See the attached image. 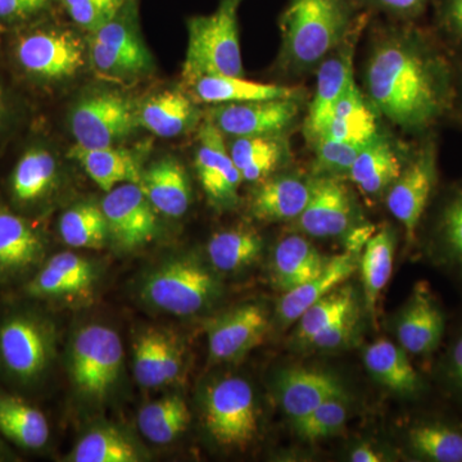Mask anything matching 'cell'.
<instances>
[{"label":"cell","mask_w":462,"mask_h":462,"mask_svg":"<svg viewBox=\"0 0 462 462\" xmlns=\"http://www.w3.org/2000/svg\"><path fill=\"white\" fill-rule=\"evenodd\" d=\"M366 85L376 109L406 129L427 126L445 106V87L436 63L403 41L385 42L374 51Z\"/></svg>","instance_id":"1"},{"label":"cell","mask_w":462,"mask_h":462,"mask_svg":"<svg viewBox=\"0 0 462 462\" xmlns=\"http://www.w3.org/2000/svg\"><path fill=\"white\" fill-rule=\"evenodd\" d=\"M245 0H220L211 14L188 20L187 57L182 79L191 85L203 76H243L238 14Z\"/></svg>","instance_id":"2"},{"label":"cell","mask_w":462,"mask_h":462,"mask_svg":"<svg viewBox=\"0 0 462 462\" xmlns=\"http://www.w3.org/2000/svg\"><path fill=\"white\" fill-rule=\"evenodd\" d=\"M348 14L340 0H293L282 18L289 65L306 69L321 63L343 41Z\"/></svg>","instance_id":"3"},{"label":"cell","mask_w":462,"mask_h":462,"mask_svg":"<svg viewBox=\"0 0 462 462\" xmlns=\"http://www.w3.org/2000/svg\"><path fill=\"white\" fill-rule=\"evenodd\" d=\"M83 39L71 29L32 25L17 33L12 47L14 65L27 80L39 85L63 83L87 63Z\"/></svg>","instance_id":"4"},{"label":"cell","mask_w":462,"mask_h":462,"mask_svg":"<svg viewBox=\"0 0 462 462\" xmlns=\"http://www.w3.org/2000/svg\"><path fill=\"white\" fill-rule=\"evenodd\" d=\"M89 42L91 67L103 79L133 80L153 69L139 29L138 0H132L117 16L90 32Z\"/></svg>","instance_id":"5"},{"label":"cell","mask_w":462,"mask_h":462,"mask_svg":"<svg viewBox=\"0 0 462 462\" xmlns=\"http://www.w3.org/2000/svg\"><path fill=\"white\" fill-rule=\"evenodd\" d=\"M141 293L148 305L171 315L189 316L206 309L220 293V285L199 261L180 257L149 273Z\"/></svg>","instance_id":"6"},{"label":"cell","mask_w":462,"mask_h":462,"mask_svg":"<svg viewBox=\"0 0 462 462\" xmlns=\"http://www.w3.org/2000/svg\"><path fill=\"white\" fill-rule=\"evenodd\" d=\"M124 360L120 337L105 325H88L78 331L69 356V373L76 389L93 401L111 393Z\"/></svg>","instance_id":"7"},{"label":"cell","mask_w":462,"mask_h":462,"mask_svg":"<svg viewBox=\"0 0 462 462\" xmlns=\"http://www.w3.org/2000/svg\"><path fill=\"white\" fill-rule=\"evenodd\" d=\"M139 126L132 100L112 90L94 91L79 99L69 127L76 144L84 148L117 145Z\"/></svg>","instance_id":"8"},{"label":"cell","mask_w":462,"mask_h":462,"mask_svg":"<svg viewBox=\"0 0 462 462\" xmlns=\"http://www.w3.org/2000/svg\"><path fill=\"white\" fill-rule=\"evenodd\" d=\"M207 430L218 445L245 448L257 433L256 402L251 385L245 379L218 380L205 397Z\"/></svg>","instance_id":"9"},{"label":"cell","mask_w":462,"mask_h":462,"mask_svg":"<svg viewBox=\"0 0 462 462\" xmlns=\"http://www.w3.org/2000/svg\"><path fill=\"white\" fill-rule=\"evenodd\" d=\"M51 339L42 322L14 316L0 327V360L23 382L38 378L51 360Z\"/></svg>","instance_id":"10"},{"label":"cell","mask_w":462,"mask_h":462,"mask_svg":"<svg viewBox=\"0 0 462 462\" xmlns=\"http://www.w3.org/2000/svg\"><path fill=\"white\" fill-rule=\"evenodd\" d=\"M109 233L123 248L147 245L156 236V209L149 202L141 185L125 182L107 191L100 205Z\"/></svg>","instance_id":"11"},{"label":"cell","mask_w":462,"mask_h":462,"mask_svg":"<svg viewBox=\"0 0 462 462\" xmlns=\"http://www.w3.org/2000/svg\"><path fill=\"white\" fill-rule=\"evenodd\" d=\"M196 170L207 199L217 208H231L238 203L243 178L224 141V134L211 121L200 127Z\"/></svg>","instance_id":"12"},{"label":"cell","mask_w":462,"mask_h":462,"mask_svg":"<svg viewBox=\"0 0 462 462\" xmlns=\"http://www.w3.org/2000/svg\"><path fill=\"white\" fill-rule=\"evenodd\" d=\"M209 115V121L224 135H279L296 120L298 105L297 99L226 103L216 106Z\"/></svg>","instance_id":"13"},{"label":"cell","mask_w":462,"mask_h":462,"mask_svg":"<svg viewBox=\"0 0 462 462\" xmlns=\"http://www.w3.org/2000/svg\"><path fill=\"white\" fill-rule=\"evenodd\" d=\"M269 330L263 307L245 305L208 322L209 357L215 363L236 361L260 346Z\"/></svg>","instance_id":"14"},{"label":"cell","mask_w":462,"mask_h":462,"mask_svg":"<svg viewBox=\"0 0 462 462\" xmlns=\"http://www.w3.org/2000/svg\"><path fill=\"white\" fill-rule=\"evenodd\" d=\"M310 184L309 202L298 217L300 229L315 238L346 233L354 221L355 209L345 185L330 176H318Z\"/></svg>","instance_id":"15"},{"label":"cell","mask_w":462,"mask_h":462,"mask_svg":"<svg viewBox=\"0 0 462 462\" xmlns=\"http://www.w3.org/2000/svg\"><path fill=\"white\" fill-rule=\"evenodd\" d=\"M436 178V157L433 152L425 151L411 165L402 170L397 180L391 185L387 196L388 209L403 225L409 242L415 238Z\"/></svg>","instance_id":"16"},{"label":"cell","mask_w":462,"mask_h":462,"mask_svg":"<svg viewBox=\"0 0 462 462\" xmlns=\"http://www.w3.org/2000/svg\"><path fill=\"white\" fill-rule=\"evenodd\" d=\"M182 365L181 343L170 331L147 328L134 340V374L142 387L171 384L180 376Z\"/></svg>","instance_id":"17"},{"label":"cell","mask_w":462,"mask_h":462,"mask_svg":"<svg viewBox=\"0 0 462 462\" xmlns=\"http://www.w3.org/2000/svg\"><path fill=\"white\" fill-rule=\"evenodd\" d=\"M355 81L354 51L345 48L325 58L318 72L314 98L306 120V135L318 141L327 132L340 98Z\"/></svg>","instance_id":"18"},{"label":"cell","mask_w":462,"mask_h":462,"mask_svg":"<svg viewBox=\"0 0 462 462\" xmlns=\"http://www.w3.org/2000/svg\"><path fill=\"white\" fill-rule=\"evenodd\" d=\"M445 315L430 288L419 284L413 289L397 325L400 345L407 354L430 355L436 351L445 334Z\"/></svg>","instance_id":"19"},{"label":"cell","mask_w":462,"mask_h":462,"mask_svg":"<svg viewBox=\"0 0 462 462\" xmlns=\"http://www.w3.org/2000/svg\"><path fill=\"white\" fill-rule=\"evenodd\" d=\"M276 388L282 409L293 420L303 418L327 401L346 397L342 383L321 370H284L279 374Z\"/></svg>","instance_id":"20"},{"label":"cell","mask_w":462,"mask_h":462,"mask_svg":"<svg viewBox=\"0 0 462 462\" xmlns=\"http://www.w3.org/2000/svg\"><path fill=\"white\" fill-rule=\"evenodd\" d=\"M96 270L88 258L62 252L50 258L27 285L30 296L75 298L89 293L96 282Z\"/></svg>","instance_id":"21"},{"label":"cell","mask_w":462,"mask_h":462,"mask_svg":"<svg viewBox=\"0 0 462 462\" xmlns=\"http://www.w3.org/2000/svg\"><path fill=\"white\" fill-rule=\"evenodd\" d=\"M141 188L156 211L169 217L187 214L191 202L189 176L176 158L163 157L142 173Z\"/></svg>","instance_id":"22"},{"label":"cell","mask_w":462,"mask_h":462,"mask_svg":"<svg viewBox=\"0 0 462 462\" xmlns=\"http://www.w3.org/2000/svg\"><path fill=\"white\" fill-rule=\"evenodd\" d=\"M358 254L346 251L330 257L322 272L300 287L285 291L278 306V314L284 324L298 320L310 306L336 291L351 278L357 269Z\"/></svg>","instance_id":"23"},{"label":"cell","mask_w":462,"mask_h":462,"mask_svg":"<svg viewBox=\"0 0 462 462\" xmlns=\"http://www.w3.org/2000/svg\"><path fill=\"white\" fill-rule=\"evenodd\" d=\"M197 102L206 105L257 102V100L297 99L300 90L282 85L258 83L243 76H203L190 85Z\"/></svg>","instance_id":"24"},{"label":"cell","mask_w":462,"mask_h":462,"mask_svg":"<svg viewBox=\"0 0 462 462\" xmlns=\"http://www.w3.org/2000/svg\"><path fill=\"white\" fill-rule=\"evenodd\" d=\"M57 179L58 162L53 152L44 145H32L21 154L12 171V199L17 205H36L50 196Z\"/></svg>","instance_id":"25"},{"label":"cell","mask_w":462,"mask_h":462,"mask_svg":"<svg viewBox=\"0 0 462 462\" xmlns=\"http://www.w3.org/2000/svg\"><path fill=\"white\" fill-rule=\"evenodd\" d=\"M69 157L78 161L91 180L106 193L125 182L141 184L143 171L129 149L116 145L84 148L75 144L69 149Z\"/></svg>","instance_id":"26"},{"label":"cell","mask_w":462,"mask_h":462,"mask_svg":"<svg viewBox=\"0 0 462 462\" xmlns=\"http://www.w3.org/2000/svg\"><path fill=\"white\" fill-rule=\"evenodd\" d=\"M310 194V181L296 176H281L263 181L252 197V215L266 223L294 220L305 209Z\"/></svg>","instance_id":"27"},{"label":"cell","mask_w":462,"mask_h":462,"mask_svg":"<svg viewBox=\"0 0 462 462\" xmlns=\"http://www.w3.org/2000/svg\"><path fill=\"white\" fill-rule=\"evenodd\" d=\"M42 252L39 231L21 216L0 208V273L25 272L41 260Z\"/></svg>","instance_id":"28"},{"label":"cell","mask_w":462,"mask_h":462,"mask_svg":"<svg viewBox=\"0 0 462 462\" xmlns=\"http://www.w3.org/2000/svg\"><path fill=\"white\" fill-rule=\"evenodd\" d=\"M402 170L396 149L387 139L376 135L361 149L348 173L363 193L378 196L397 180Z\"/></svg>","instance_id":"29"},{"label":"cell","mask_w":462,"mask_h":462,"mask_svg":"<svg viewBox=\"0 0 462 462\" xmlns=\"http://www.w3.org/2000/svg\"><path fill=\"white\" fill-rule=\"evenodd\" d=\"M407 352L387 339H379L367 346L364 360L370 374L397 393L413 396L422 389V380L410 363Z\"/></svg>","instance_id":"30"},{"label":"cell","mask_w":462,"mask_h":462,"mask_svg":"<svg viewBox=\"0 0 462 462\" xmlns=\"http://www.w3.org/2000/svg\"><path fill=\"white\" fill-rule=\"evenodd\" d=\"M328 260L309 240L287 236L273 251V275L282 291H291L319 275Z\"/></svg>","instance_id":"31"},{"label":"cell","mask_w":462,"mask_h":462,"mask_svg":"<svg viewBox=\"0 0 462 462\" xmlns=\"http://www.w3.org/2000/svg\"><path fill=\"white\" fill-rule=\"evenodd\" d=\"M376 126L373 109L365 102L363 94L354 81L340 98L329 126L321 138L325 136L334 141L366 145L378 135Z\"/></svg>","instance_id":"32"},{"label":"cell","mask_w":462,"mask_h":462,"mask_svg":"<svg viewBox=\"0 0 462 462\" xmlns=\"http://www.w3.org/2000/svg\"><path fill=\"white\" fill-rule=\"evenodd\" d=\"M194 120V107L185 94L166 90L145 100L138 111L139 126L160 138H175L187 132Z\"/></svg>","instance_id":"33"},{"label":"cell","mask_w":462,"mask_h":462,"mask_svg":"<svg viewBox=\"0 0 462 462\" xmlns=\"http://www.w3.org/2000/svg\"><path fill=\"white\" fill-rule=\"evenodd\" d=\"M0 431L26 449H41L50 439L44 413L11 394L0 393Z\"/></svg>","instance_id":"34"},{"label":"cell","mask_w":462,"mask_h":462,"mask_svg":"<svg viewBox=\"0 0 462 462\" xmlns=\"http://www.w3.org/2000/svg\"><path fill=\"white\" fill-rule=\"evenodd\" d=\"M278 136H240L231 143L229 153L243 181L263 180L281 165L287 145Z\"/></svg>","instance_id":"35"},{"label":"cell","mask_w":462,"mask_h":462,"mask_svg":"<svg viewBox=\"0 0 462 462\" xmlns=\"http://www.w3.org/2000/svg\"><path fill=\"white\" fill-rule=\"evenodd\" d=\"M190 411L179 396H167L145 404L139 411L138 427L149 442L169 445L189 427Z\"/></svg>","instance_id":"36"},{"label":"cell","mask_w":462,"mask_h":462,"mask_svg":"<svg viewBox=\"0 0 462 462\" xmlns=\"http://www.w3.org/2000/svg\"><path fill=\"white\" fill-rule=\"evenodd\" d=\"M416 457L433 462H462V430L442 420L421 421L407 434Z\"/></svg>","instance_id":"37"},{"label":"cell","mask_w":462,"mask_h":462,"mask_svg":"<svg viewBox=\"0 0 462 462\" xmlns=\"http://www.w3.org/2000/svg\"><path fill=\"white\" fill-rule=\"evenodd\" d=\"M394 238L391 231L374 234L361 252L365 300L370 315L375 316L380 294L387 287L393 270Z\"/></svg>","instance_id":"38"},{"label":"cell","mask_w":462,"mask_h":462,"mask_svg":"<svg viewBox=\"0 0 462 462\" xmlns=\"http://www.w3.org/2000/svg\"><path fill=\"white\" fill-rule=\"evenodd\" d=\"M263 239L256 231L225 230L215 234L207 245L209 263L218 272L233 273L245 269L260 257Z\"/></svg>","instance_id":"39"},{"label":"cell","mask_w":462,"mask_h":462,"mask_svg":"<svg viewBox=\"0 0 462 462\" xmlns=\"http://www.w3.org/2000/svg\"><path fill=\"white\" fill-rule=\"evenodd\" d=\"M60 238L72 248L100 249L108 236V224L102 207L94 202L79 203L60 216Z\"/></svg>","instance_id":"40"},{"label":"cell","mask_w":462,"mask_h":462,"mask_svg":"<svg viewBox=\"0 0 462 462\" xmlns=\"http://www.w3.org/2000/svg\"><path fill=\"white\" fill-rule=\"evenodd\" d=\"M74 462H138L141 454L132 440L115 427L96 428L75 446L69 456Z\"/></svg>","instance_id":"41"},{"label":"cell","mask_w":462,"mask_h":462,"mask_svg":"<svg viewBox=\"0 0 462 462\" xmlns=\"http://www.w3.org/2000/svg\"><path fill=\"white\" fill-rule=\"evenodd\" d=\"M356 309L355 293L349 287L337 288L303 312L300 320L298 337L309 343L322 330Z\"/></svg>","instance_id":"42"},{"label":"cell","mask_w":462,"mask_h":462,"mask_svg":"<svg viewBox=\"0 0 462 462\" xmlns=\"http://www.w3.org/2000/svg\"><path fill=\"white\" fill-rule=\"evenodd\" d=\"M346 412V397L333 398L316 407L303 418L294 420L297 433L303 439L318 440L333 436L345 427Z\"/></svg>","instance_id":"43"},{"label":"cell","mask_w":462,"mask_h":462,"mask_svg":"<svg viewBox=\"0 0 462 462\" xmlns=\"http://www.w3.org/2000/svg\"><path fill=\"white\" fill-rule=\"evenodd\" d=\"M132 0H58L69 20L88 32H94L117 16Z\"/></svg>","instance_id":"44"},{"label":"cell","mask_w":462,"mask_h":462,"mask_svg":"<svg viewBox=\"0 0 462 462\" xmlns=\"http://www.w3.org/2000/svg\"><path fill=\"white\" fill-rule=\"evenodd\" d=\"M315 143V173L318 176H330V178L339 173L349 172L361 149L365 147V145L334 141L325 136Z\"/></svg>","instance_id":"45"},{"label":"cell","mask_w":462,"mask_h":462,"mask_svg":"<svg viewBox=\"0 0 462 462\" xmlns=\"http://www.w3.org/2000/svg\"><path fill=\"white\" fill-rule=\"evenodd\" d=\"M439 240L447 263L462 272V191L443 212L439 226Z\"/></svg>","instance_id":"46"},{"label":"cell","mask_w":462,"mask_h":462,"mask_svg":"<svg viewBox=\"0 0 462 462\" xmlns=\"http://www.w3.org/2000/svg\"><path fill=\"white\" fill-rule=\"evenodd\" d=\"M56 5L58 0H0V23H32Z\"/></svg>","instance_id":"47"},{"label":"cell","mask_w":462,"mask_h":462,"mask_svg":"<svg viewBox=\"0 0 462 462\" xmlns=\"http://www.w3.org/2000/svg\"><path fill=\"white\" fill-rule=\"evenodd\" d=\"M356 325H357V310L355 309L342 316L339 320L333 322L327 329L322 330L307 345L321 349L339 348L354 336Z\"/></svg>","instance_id":"48"},{"label":"cell","mask_w":462,"mask_h":462,"mask_svg":"<svg viewBox=\"0 0 462 462\" xmlns=\"http://www.w3.org/2000/svg\"><path fill=\"white\" fill-rule=\"evenodd\" d=\"M447 376L462 396V334L456 339L447 358Z\"/></svg>","instance_id":"49"},{"label":"cell","mask_w":462,"mask_h":462,"mask_svg":"<svg viewBox=\"0 0 462 462\" xmlns=\"http://www.w3.org/2000/svg\"><path fill=\"white\" fill-rule=\"evenodd\" d=\"M374 236V227L372 225H364V226L356 227L349 231L348 239H346V251L352 254H361L365 245Z\"/></svg>","instance_id":"50"},{"label":"cell","mask_w":462,"mask_h":462,"mask_svg":"<svg viewBox=\"0 0 462 462\" xmlns=\"http://www.w3.org/2000/svg\"><path fill=\"white\" fill-rule=\"evenodd\" d=\"M351 460L354 462H379L383 460V457L372 446L364 445L354 449Z\"/></svg>","instance_id":"51"},{"label":"cell","mask_w":462,"mask_h":462,"mask_svg":"<svg viewBox=\"0 0 462 462\" xmlns=\"http://www.w3.org/2000/svg\"><path fill=\"white\" fill-rule=\"evenodd\" d=\"M378 2L392 11L411 12L420 7L424 0H378Z\"/></svg>","instance_id":"52"},{"label":"cell","mask_w":462,"mask_h":462,"mask_svg":"<svg viewBox=\"0 0 462 462\" xmlns=\"http://www.w3.org/2000/svg\"><path fill=\"white\" fill-rule=\"evenodd\" d=\"M448 14L456 29L462 33V0H449Z\"/></svg>","instance_id":"53"},{"label":"cell","mask_w":462,"mask_h":462,"mask_svg":"<svg viewBox=\"0 0 462 462\" xmlns=\"http://www.w3.org/2000/svg\"><path fill=\"white\" fill-rule=\"evenodd\" d=\"M9 115L7 93L0 83V134L5 130Z\"/></svg>","instance_id":"54"}]
</instances>
